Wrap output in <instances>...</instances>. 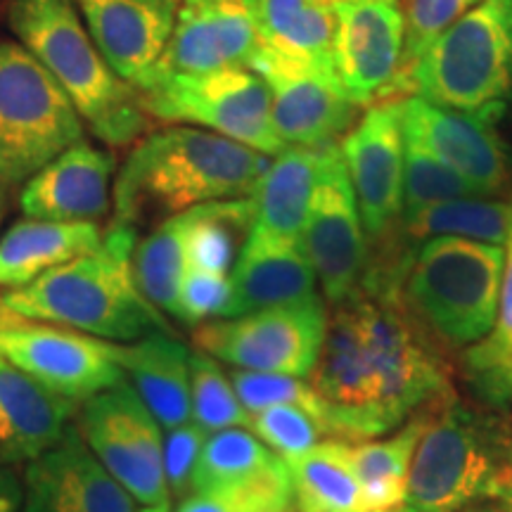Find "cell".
<instances>
[{
	"label": "cell",
	"mask_w": 512,
	"mask_h": 512,
	"mask_svg": "<svg viewBox=\"0 0 512 512\" xmlns=\"http://www.w3.org/2000/svg\"><path fill=\"white\" fill-rule=\"evenodd\" d=\"M311 380L328 437L344 441L382 437L453 396L446 363L384 273L332 304Z\"/></svg>",
	"instance_id": "obj_1"
},
{
	"label": "cell",
	"mask_w": 512,
	"mask_h": 512,
	"mask_svg": "<svg viewBox=\"0 0 512 512\" xmlns=\"http://www.w3.org/2000/svg\"><path fill=\"white\" fill-rule=\"evenodd\" d=\"M271 159L207 128H155L133 143L119 169L112 221L138 228L152 211L174 216L200 204L252 197Z\"/></svg>",
	"instance_id": "obj_2"
},
{
	"label": "cell",
	"mask_w": 512,
	"mask_h": 512,
	"mask_svg": "<svg viewBox=\"0 0 512 512\" xmlns=\"http://www.w3.org/2000/svg\"><path fill=\"white\" fill-rule=\"evenodd\" d=\"M138 228L114 223L91 252L53 268L27 287L0 294L17 316L62 325L107 342H136L169 332L164 313L145 299L133 273Z\"/></svg>",
	"instance_id": "obj_3"
},
{
	"label": "cell",
	"mask_w": 512,
	"mask_h": 512,
	"mask_svg": "<svg viewBox=\"0 0 512 512\" xmlns=\"http://www.w3.org/2000/svg\"><path fill=\"white\" fill-rule=\"evenodd\" d=\"M8 24L74 102L83 124L110 147H126L147 131L140 93L110 67L88 34L74 0H10Z\"/></svg>",
	"instance_id": "obj_4"
},
{
	"label": "cell",
	"mask_w": 512,
	"mask_h": 512,
	"mask_svg": "<svg viewBox=\"0 0 512 512\" xmlns=\"http://www.w3.org/2000/svg\"><path fill=\"white\" fill-rule=\"evenodd\" d=\"M512 482V437L456 396L425 411L401 512H460Z\"/></svg>",
	"instance_id": "obj_5"
},
{
	"label": "cell",
	"mask_w": 512,
	"mask_h": 512,
	"mask_svg": "<svg viewBox=\"0 0 512 512\" xmlns=\"http://www.w3.org/2000/svg\"><path fill=\"white\" fill-rule=\"evenodd\" d=\"M505 247L463 238L422 240L403 266L406 306L453 349L475 347L496 325Z\"/></svg>",
	"instance_id": "obj_6"
},
{
	"label": "cell",
	"mask_w": 512,
	"mask_h": 512,
	"mask_svg": "<svg viewBox=\"0 0 512 512\" xmlns=\"http://www.w3.org/2000/svg\"><path fill=\"white\" fill-rule=\"evenodd\" d=\"M408 93L494 121L512 100V0H479L418 57Z\"/></svg>",
	"instance_id": "obj_7"
},
{
	"label": "cell",
	"mask_w": 512,
	"mask_h": 512,
	"mask_svg": "<svg viewBox=\"0 0 512 512\" xmlns=\"http://www.w3.org/2000/svg\"><path fill=\"white\" fill-rule=\"evenodd\" d=\"M81 140L86 124L60 83L22 43L0 41V190L24 185Z\"/></svg>",
	"instance_id": "obj_8"
},
{
	"label": "cell",
	"mask_w": 512,
	"mask_h": 512,
	"mask_svg": "<svg viewBox=\"0 0 512 512\" xmlns=\"http://www.w3.org/2000/svg\"><path fill=\"white\" fill-rule=\"evenodd\" d=\"M145 112L166 124L207 128L275 157L285 145L273 131L268 83L249 67L159 76L140 93Z\"/></svg>",
	"instance_id": "obj_9"
},
{
	"label": "cell",
	"mask_w": 512,
	"mask_h": 512,
	"mask_svg": "<svg viewBox=\"0 0 512 512\" xmlns=\"http://www.w3.org/2000/svg\"><path fill=\"white\" fill-rule=\"evenodd\" d=\"M328 332L323 297L197 325L195 344L216 361L252 373L311 377Z\"/></svg>",
	"instance_id": "obj_10"
},
{
	"label": "cell",
	"mask_w": 512,
	"mask_h": 512,
	"mask_svg": "<svg viewBox=\"0 0 512 512\" xmlns=\"http://www.w3.org/2000/svg\"><path fill=\"white\" fill-rule=\"evenodd\" d=\"M76 430L133 501L171 503L164 477V427L128 382L79 403Z\"/></svg>",
	"instance_id": "obj_11"
},
{
	"label": "cell",
	"mask_w": 512,
	"mask_h": 512,
	"mask_svg": "<svg viewBox=\"0 0 512 512\" xmlns=\"http://www.w3.org/2000/svg\"><path fill=\"white\" fill-rule=\"evenodd\" d=\"M0 354L50 392L79 406L126 382L117 342L17 316L0 302Z\"/></svg>",
	"instance_id": "obj_12"
},
{
	"label": "cell",
	"mask_w": 512,
	"mask_h": 512,
	"mask_svg": "<svg viewBox=\"0 0 512 512\" xmlns=\"http://www.w3.org/2000/svg\"><path fill=\"white\" fill-rule=\"evenodd\" d=\"M363 230L366 228L339 143L323 147L302 247L330 304L344 302L363 287L368 273Z\"/></svg>",
	"instance_id": "obj_13"
},
{
	"label": "cell",
	"mask_w": 512,
	"mask_h": 512,
	"mask_svg": "<svg viewBox=\"0 0 512 512\" xmlns=\"http://www.w3.org/2000/svg\"><path fill=\"white\" fill-rule=\"evenodd\" d=\"M271 91L273 131L285 147L337 145L356 126L358 105L332 69L261 46L252 67Z\"/></svg>",
	"instance_id": "obj_14"
},
{
	"label": "cell",
	"mask_w": 512,
	"mask_h": 512,
	"mask_svg": "<svg viewBox=\"0 0 512 512\" xmlns=\"http://www.w3.org/2000/svg\"><path fill=\"white\" fill-rule=\"evenodd\" d=\"M335 72L358 107L403 93L401 0H335Z\"/></svg>",
	"instance_id": "obj_15"
},
{
	"label": "cell",
	"mask_w": 512,
	"mask_h": 512,
	"mask_svg": "<svg viewBox=\"0 0 512 512\" xmlns=\"http://www.w3.org/2000/svg\"><path fill=\"white\" fill-rule=\"evenodd\" d=\"M403 128L399 102H380L339 143L366 233L380 240L403 216Z\"/></svg>",
	"instance_id": "obj_16"
},
{
	"label": "cell",
	"mask_w": 512,
	"mask_h": 512,
	"mask_svg": "<svg viewBox=\"0 0 512 512\" xmlns=\"http://www.w3.org/2000/svg\"><path fill=\"white\" fill-rule=\"evenodd\" d=\"M261 46L264 41L247 0H181L169 46L152 83L159 76L252 67Z\"/></svg>",
	"instance_id": "obj_17"
},
{
	"label": "cell",
	"mask_w": 512,
	"mask_h": 512,
	"mask_svg": "<svg viewBox=\"0 0 512 512\" xmlns=\"http://www.w3.org/2000/svg\"><path fill=\"white\" fill-rule=\"evenodd\" d=\"M403 136L432 152L448 169L463 176L479 195L491 197L510 181L505 147L494 133V121L475 117L411 95L399 102Z\"/></svg>",
	"instance_id": "obj_18"
},
{
	"label": "cell",
	"mask_w": 512,
	"mask_h": 512,
	"mask_svg": "<svg viewBox=\"0 0 512 512\" xmlns=\"http://www.w3.org/2000/svg\"><path fill=\"white\" fill-rule=\"evenodd\" d=\"M102 57L138 93L150 88L181 0H74Z\"/></svg>",
	"instance_id": "obj_19"
},
{
	"label": "cell",
	"mask_w": 512,
	"mask_h": 512,
	"mask_svg": "<svg viewBox=\"0 0 512 512\" xmlns=\"http://www.w3.org/2000/svg\"><path fill=\"white\" fill-rule=\"evenodd\" d=\"M22 512H138L136 501L93 456L76 425L27 463Z\"/></svg>",
	"instance_id": "obj_20"
},
{
	"label": "cell",
	"mask_w": 512,
	"mask_h": 512,
	"mask_svg": "<svg viewBox=\"0 0 512 512\" xmlns=\"http://www.w3.org/2000/svg\"><path fill=\"white\" fill-rule=\"evenodd\" d=\"M114 169L110 152L81 140L24 183L22 214L41 221L98 223L112 209Z\"/></svg>",
	"instance_id": "obj_21"
},
{
	"label": "cell",
	"mask_w": 512,
	"mask_h": 512,
	"mask_svg": "<svg viewBox=\"0 0 512 512\" xmlns=\"http://www.w3.org/2000/svg\"><path fill=\"white\" fill-rule=\"evenodd\" d=\"M76 403L62 399L0 354V460L31 463L72 427Z\"/></svg>",
	"instance_id": "obj_22"
},
{
	"label": "cell",
	"mask_w": 512,
	"mask_h": 512,
	"mask_svg": "<svg viewBox=\"0 0 512 512\" xmlns=\"http://www.w3.org/2000/svg\"><path fill=\"white\" fill-rule=\"evenodd\" d=\"M228 309L221 318L304 304L320 297L318 278L302 245H280L247 238L230 271Z\"/></svg>",
	"instance_id": "obj_23"
},
{
	"label": "cell",
	"mask_w": 512,
	"mask_h": 512,
	"mask_svg": "<svg viewBox=\"0 0 512 512\" xmlns=\"http://www.w3.org/2000/svg\"><path fill=\"white\" fill-rule=\"evenodd\" d=\"M323 147H285L256 185L254 219L247 238L302 245L316 192Z\"/></svg>",
	"instance_id": "obj_24"
},
{
	"label": "cell",
	"mask_w": 512,
	"mask_h": 512,
	"mask_svg": "<svg viewBox=\"0 0 512 512\" xmlns=\"http://www.w3.org/2000/svg\"><path fill=\"white\" fill-rule=\"evenodd\" d=\"M190 354L171 332H150L136 342H117V363L126 382L164 430L190 422Z\"/></svg>",
	"instance_id": "obj_25"
},
{
	"label": "cell",
	"mask_w": 512,
	"mask_h": 512,
	"mask_svg": "<svg viewBox=\"0 0 512 512\" xmlns=\"http://www.w3.org/2000/svg\"><path fill=\"white\" fill-rule=\"evenodd\" d=\"M102 238L105 230L98 223H62L24 216L0 235V287H27L53 268L91 252Z\"/></svg>",
	"instance_id": "obj_26"
},
{
	"label": "cell",
	"mask_w": 512,
	"mask_h": 512,
	"mask_svg": "<svg viewBox=\"0 0 512 512\" xmlns=\"http://www.w3.org/2000/svg\"><path fill=\"white\" fill-rule=\"evenodd\" d=\"M266 48L335 72V0H247Z\"/></svg>",
	"instance_id": "obj_27"
},
{
	"label": "cell",
	"mask_w": 512,
	"mask_h": 512,
	"mask_svg": "<svg viewBox=\"0 0 512 512\" xmlns=\"http://www.w3.org/2000/svg\"><path fill=\"white\" fill-rule=\"evenodd\" d=\"M297 512H368L349 460V441H320L287 460Z\"/></svg>",
	"instance_id": "obj_28"
},
{
	"label": "cell",
	"mask_w": 512,
	"mask_h": 512,
	"mask_svg": "<svg viewBox=\"0 0 512 512\" xmlns=\"http://www.w3.org/2000/svg\"><path fill=\"white\" fill-rule=\"evenodd\" d=\"M422 427L425 411L387 439L349 441V460L363 489L368 512H394L403 505Z\"/></svg>",
	"instance_id": "obj_29"
},
{
	"label": "cell",
	"mask_w": 512,
	"mask_h": 512,
	"mask_svg": "<svg viewBox=\"0 0 512 512\" xmlns=\"http://www.w3.org/2000/svg\"><path fill=\"white\" fill-rule=\"evenodd\" d=\"M200 207L166 216L145 240L138 242L133 254V273L140 292L155 309L171 316H176L178 292L188 261V240Z\"/></svg>",
	"instance_id": "obj_30"
},
{
	"label": "cell",
	"mask_w": 512,
	"mask_h": 512,
	"mask_svg": "<svg viewBox=\"0 0 512 512\" xmlns=\"http://www.w3.org/2000/svg\"><path fill=\"white\" fill-rule=\"evenodd\" d=\"M287 460L245 427L209 434L192 472V491H221L283 470Z\"/></svg>",
	"instance_id": "obj_31"
},
{
	"label": "cell",
	"mask_w": 512,
	"mask_h": 512,
	"mask_svg": "<svg viewBox=\"0 0 512 512\" xmlns=\"http://www.w3.org/2000/svg\"><path fill=\"white\" fill-rule=\"evenodd\" d=\"M401 226L408 238L420 242L448 235L505 247L512 230V200L460 197L403 216Z\"/></svg>",
	"instance_id": "obj_32"
},
{
	"label": "cell",
	"mask_w": 512,
	"mask_h": 512,
	"mask_svg": "<svg viewBox=\"0 0 512 512\" xmlns=\"http://www.w3.org/2000/svg\"><path fill=\"white\" fill-rule=\"evenodd\" d=\"M190 420L207 437L230 427L249 430V413L242 408L230 375L204 351L190 354Z\"/></svg>",
	"instance_id": "obj_33"
},
{
	"label": "cell",
	"mask_w": 512,
	"mask_h": 512,
	"mask_svg": "<svg viewBox=\"0 0 512 512\" xmlns=\"http://www.w3.org/2000/svg\"><path fill=\"white\" fill-rule=\"evenodd\" d=\"M403 140V216L460 197H484L425 147L406 136Z\"/></svg>",
	"instance_id": "obj_34"
},
{
	"label": "cell",
	"mask_w": 512,
	"mask_h": 512,
	"mask_svg": "<svg viewBox=\"0 0 512 512\" xmlns=\"http://www.w3.org/2000/svg\"><path fill=\"white\" fill-rule=\"evenodd\" d=\"M176 512H297L290 467L230 489L195 491L181 498Z\"/></svg>",
	"instance_id": "obj_35"
},
{
	"label": "cell",
	"mask_w": 512,
	"mask_h": 512,
	"mask_svg": "<svg viewBox=\"0 0 512 512\" xmlns=\"http://www.w3.org/2000/svg\"><path fill=\"white\" fill-rule=\"evenodd\" d=\"M230 382H233L235 394L249 415L273 406H299L323 422V399L313 389V384L304 382L302 377L235 370V373H230Z\"/></svg>",
	"instance_id": "obj_36"
},
{
	"label": "cell",
	"mask_w": 512,
	"mask_h": 512,
	"mask_svg": "<svg viewBox=\"0 0 512 512\" xmlns=\"http://www.w3.org/2000/svg\"><path fill=\"white\" fill-rule=\"evenodd\" d=\"M249 430L285 460L311 451L328 434L316 415L299 406H273L249 415Z\"/></svg>",
	"instance_id": "obj_37"
},
{
	"label": "cell",
	"mask_w": 512,
	"mask_h": 512,
	"mask_svg": "<svg viewBox=\"0 0 512 512\" xmlns=\"http://www.w3.org/2000/svg\"><path fill=\"white\" fill-rule=\"evenodd\" d=\"M479 0H401L406 17V50H403V93H408V74L418 57L444 31L463 17Z\"/></svg>",
	"instance_id": "obj_38"
},
{
	"label": "cell",
	"mask_w": 512,
	"mask_h": 512,
	"mask_svg": "<svg viewBox=\"0 0 512 512\" xmlns=\"http://www.w3.org/2000/svg\"><path fill=\"white\" fill-rule=\"evenodd\" d=\"M233 283L226 273H211L202 268H185L181 292H178L176 318L190 325L221 318L228 309Z\"/></svg>",
	"instance_id": "obj_39"
},
{
	"label": "cell",
	"mask_w": 512,
	"mask_h": 512,
	"mask_svg": "<svg viewBox=\"0 0 512 512\" xmlns=\"http://www.w3.org/2000/svg\"><path fill=\"white\" fill-rule=\"evenodd\" d=\"M207 441L195 422L164 430V477L169 486V496L185 498L192 491V472Z\"/></svg>",
	"instance_id": "obj_40"
},
{
	"label": "cell",
	"mask_w": 512,
	"mask_h": 512,
	"mask_svg": "<svg viewBox=\"0 0 512 512\" xmlns=\"http://www.w3.org/2000/svg\"><path fill=\"white\" fill-rule=\"evenodd\" d=\"M24 482L10 467H0V512H22Z\"/></svg>",
	"instance_id": "obj_41"
},
{
	"label": "cell",
	"mask_w": 512,
	"mask_h": 512,
	"mask_svg": "<svg viewBox=\"0 0 512 512\" xmlns=\"http://www.w3.org/2000/svg\"><path fill=\"white\" fill-rule=\"evenodd\" d=\"M498 501L503 503V510H505V512H512V482H510L508 486H505L503 494L498 496Z\"/></svg>",
	"instance_id": "obj_42"
},
{
	"label": "cell",
	"mask_w": 512,
	"mask_h": 512,
	"mask_svg": "<svg viewBox=\"0 0 512 512\" xmlns=\"http://www.w3.org/2000/svg\"><path fill=\"white\" fill-rule=\"evenodd\" d=\"M140 512H171V508H169V503H164V505H143V510Z\"/></svg>",
	"instance_id": "obj_43"
},
{
	"label": "cell",
	"mask_w": 512,
	"mask_h": 512,
	"mask_svg": "<svg viewBox=\"0 0 512 512\" xmlns=\"http://www.w3.org/2000/svg\"><path fill=\"white\" fill-rule=\"evenodd\" d=\"M3 216H5V200H3V190H0V223H3Z\"/></svg>",
	"instance_id": "obj_44"
},
{
	"label": "cell",
	"mask_w": 512,
	"mask_h": 512,
	"mask_svg": "<svg viewBox=\"0 0 512 512\" xmlns=\"http://www.w3.org/2000/svg\"><path fill=\"white\" fill-rule=\"evenodd\" d=\"M477 512H505V510L501 508V510H477Z\"/></svg>",
	"instance_id": "obj_45"
},
{
	"label": "cell",
	"mask_w": 512,
	"mask_h": 512,
	"mask_svg": "<svg viewBox=\"0 0 512 512\" xmlns=\"http://www.w3.org/2000/svg\"><path fill=\"white\" fill-rule=\"evenodd\" d=\"M394 512H401V510H394Z\"/></svg>",
	"instance_id": "obj_46"
}]
</instances>
